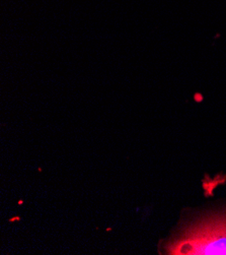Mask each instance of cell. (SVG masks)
Listing matches in <instances>:
<instances>
[{"instance_id": "cell-1", "label": "cell", "mask_w": 226, "mask_h": 255, "mask_svg": "<svg viewBox=\"0 0 226 255\" xmlns=\"http://www.w3.org/2000/svg\"><path fill=\"white\" fill-rule=\"evenodd\" d=\"M176 255H226V214H212L192 224L167 244Z\"/></svg>"}]
</instances>
